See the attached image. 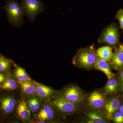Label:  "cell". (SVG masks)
I'll return each mask as SVG.
<instances>
[{"mask_svg":"<svg viewBox=\"0 0 123 123\" xmlns=\"http://www.w3.org/2000/svg\"><path fill=\"white\" fill-rule=\"evenodd\" d=\"M5 10L9 22L16 27L21 26L24 23V11L17 0H9L5 6Z\"/></svg>","mask_w":123,"mask_h":123,"instance_id":"obj_1","label":"cell"},{"mask_svg":"<svg viewBox=\"0 0 123 123\" xmlns=\"http://www.w3.org/2000/svg\"><path fill=\"white\" fill-rule=\"evenodd\" d=\"M97 56V53L92 48L82 49L75 55L73 62L79 67L89 68L94 65Z\"/></svg>","mask_w":123,"mask_h":123,"instance_id":"obj_2","label":"cell"},{"mask_svg":"<svg viewBox=\"0 0 123 123\" xmlns=\"http://www.w3.org/2000/svg\"><path fill=\"white\" fill-rule=\"evenodd\" d=\"M20 5L24 13L31 22H33L37 15L44 11V7L39 0H21Z\"/></svg>","mask_w":123,"mask_h":123,"instance_id":"obj_3","label":"cell"},{"mask_svg":"<svg viewBox=\"0 0 123 123\" xmlns=\"http://www.w3.org/2000/svg\"><path fill=\"white\" fill-rule=\"evenodd\" d=\"M53 108L63 114H68L76 111V103L66 100L60 96L55 97L51 102Z\"/></svg>","mask_w":123,"mask_h":123,"instance_id":"obj_4","label":"cell"},{"mask_svg":"<svg viewBox=\"0 0 123 123\" xmlns=\"http://www.w3.org/2000/svg\"><path fill=\"white\" fill-rule=\"evenodd\" d=\"M59 96L75 103L80 102L83 98V94L81 90L78 87L73 86L64 89Z\"/></svg>","mask_w":123,"mask_h":123,"instance_id":"obj_5","label":"cell"},{"mask_svg":"<svg viewBox=\"0 0 123 123\" xmlns=\"http://www.w3.org/2000/svg\"><path fill=\"white\" fill-rule=\"evenodd\" d=\"M99 40L101 43L111 45H116L119 41L118 29L114 26H110L103 32Z\"/></svg>","mask_w":123,"mask_h":123,"instance_id":"obj_6","label":"cell"},{"mask_svg":"<svg viewBox=\"0 0 123 123\" xmlns=\"http://www.w3.org/2000/svg\"><path fill=\"white\" fill-rule=\"evenodd\" d=\"M37 119L50 122L55 119L54 108L50 102H43V105L36 115Z\"/></svg>","mask_w":123,"mask_h":123,"instance_id":"obj_7","label":"cell"},{"mask_svg":"<svg viewBox=\"0 0 123 123\" xmlns=\"http://www.w3.org/2000/svg\"><path fill=\"white\" fill-rule=\"evenodd\" d=\"M18 84L21 95L23 99H26L36 96L37 86L35 81L32 80L24 82H18Z\"/></svg>","mask_w":123,"mask_h":123,"instance_id":"obj_8","label":"cell"},{"mask_svg":"<svg viewBox=\"0 0 123 123\" xmlns=\"http://www.w3.org/2000/svg\"><path fill=\"white\" fill-rule=\"evenodd\" d=\"M37 86V94L43 102H51L55 98V91L51 87L35 81Z\"/></svg>","mask_w":123,"mask_h":123,"instance_id":"obj_9","label":"cell"},{"mask_svg":"<svg viewBox=\"0 0 123 123\" xmlns=\"http://www.w3.org/2000/svg\"><path fill=\"white\" fill-rule=\"evenodd\" d=\"M16 112L18 118L24 122H31V113L25 99L20 100L16 107Z\"/></svg>","mask_w":123,"mask_h":123,"instance_id":"obj_10","label":"cell"},{"mask_svg":"<svg viewBox=\"0 0 123 123\" xmlns=\"http://www.w3.org/2000/svg\"><path fill=\"white\" fill-rule=\"evenodd\" d=\"M17 102L15 98L10 95L5 96L1 99L0 103L1 108L5 114L11 113L14 110Z\"/></svg>","mask_w":123,"mask_h":123,"instance_id":"obj_11","label":"cell"},{"mask_svg":"<svg viewBox=\"0 0 123 123\" xmlns=\"http://www.w3.org/2000/svg\"><path fill=\"white\" fill-rule=\"evenodd\" d=\"M95 68L102 71L105 74L108 79H112L115 75L111 72L110 65L106 61L97 56V60L94 64Z\"/></svg>","mask_w":123,"mask_h":123,"instance_id":"obj_12","label":"cell"},{"mask_svg":"<svg viewBox=\"0 0 123 123\" xmlns=\"http://www.w3.org/2000/svg\"><path fill=\"white\" fill-rule=\"evenodd\" d=\"M88 101L91 105L96 108L102 107L105 104L104 96L98 91L92 93L88 98Z\"/></svg>","mask_w":123,"mask_h":123,"instance_id":"obj_13","label":"cell"},{"mask_svg":"<svg viewBox=\"0 0 123 123\" xmlns=\"http://www.w3.org/2000/svg\"><path fill=\"white\" fill-rule=\"evenodd\" d=\"M25 100L31 114L37 112L43 102L37 96L31 97Z\"/></svg>","mask_w":123,"mask_h":123,"instance_id":"obj_14","label":"cell"},{"mask_svg":"<svg viewBox=\"0 0 123 123\" xmlns=\"http://www.w3.org/2000/svg\"><path fill=\"white\" fill-rule=\"evenodd\" d=\"M119 100L114 98L111 99L105 105L106 116L108 118L112 117L113 115L119 108L120 106Z\"/></svg>","mask_w":123,"mask_h":123,"instance_id":"obj_15","label":"cell"},{"mask_svg":"<svg viewBox=\"0 0 123 123\" xmlns=\"http://www.w3.org/2000/svg\"><path fill=\"white\" fill-rule=\"evenodd\" d=\"M14 75L17 80L18 83L32 80L24 68L16 65L14 71Z\"/></svg>","mask_w":123,"mask_h":123,"instance_id":"obj_16","label":"cell"},{"mask_svg":"<svg viewBox=\"0 0 123 123\" xmlns=\"http://www.w3.org/2000/svg\"><path fill=\"white\" fill-rule=\"evenodd\" d=\"M97 54L98 56L102 59L109 62L111 60L113 53L111 47L109 46H104L98 49Z\"/></svg>","mask_w":123,"mask_h":123,"instance_id":"obj_17","label":"cell"},{"mask_svg":"<svg viewBox=\"0 0 123 123\" xmlns=\"http://www.w3.org/2000/svg\"><path fill=\"white\" fill-rule=\"evenodd\" d=\"M18 83L15 77H10L6 78L0 88L4 90H14L17 89Z\"/></svg>","mask_w":123,"mask_h":123,"instance_id":"obj_18","label":"cell"},{"mask_svg":"<svg viewBox=\"0 0 123 123\" xmlns=\"http://www.w3.org/2000/svg\"><path fill=\"white\" fill-rule=\"evenodd\" d=\"M111 63L115 68L118 69L123 67V53L119 49H116L113 53Z\"/></svg>","mask_w":123,"mask_h":123,"instance_id":"obj_19","label":"cell"},{"mask_svg":"<svg viewBox=\"0 0 123 123\" xmlns=\"http://www.w3.org/2000/svg\"><path fill=\"white\" fill-rule=\"evenodd\" d=\"M89 121L88 123H105L106 121L100 114L95 111H91L87 114Z\"/></svg>","mask_w":123,"mask_h":123,"instance_id":"obj_20","label":"cell"},{"mask_svg":"<svg viewBox=\"0 0 123 123\" xmlns=\"http://www.w3.org/2000/svg\"><path fill=\"white\" fill-rule=\"evenodd\" d=\"M13 64L11 60L0 55V72H5L9 70Z\"/></svg>","mask_w":123,"mask_h":123,"instance_id":"obj_21","label":"cell"},{"mask_svg":"<svg viewBox=\"0 0 123 123\" xmlns=\"http://www.w3.org/2000/svg\"><path fill=\"white\" fill-rule=\"evenodd\" d=\"M118 86V82L116 79H108L105 86V90L107 93H113L116 91Z\"/></svg>","mask_w":123,"mask_h":123,"instance_id":"obj_22","label":"cell"},{"mask_svg":"<svg viewBox=\"0 0 123 123\" xmlns=\"http://www.w3.org/2000/svg\"><path fill=\"white\" fill-rule=\"evenodd\" d=\"M114 121L116 123H123V113L120 111L117 112L114 115Z\"/></svg>","mask_w":123,"mask_h":123,"instance_id":"obj_23","label":"cell"},{"mask_svg":"<svg viewBox=\"0 0 123 123\" xmlns=\"http://www.w3.org/2000/svg\"><path fill=\"white\" fill-rule=\"evenodd\" d=\"M116 18L118 20L120 27L123 30V9H120L117 12Z\"/></svg>","mask_w":123,"mask_h":123,"instance_id":"obj_24","label":"cell"},{"mask_svg":"<svg viewBox=\"0 0 123 123\" xmlns=\"http://www.w3.org/2000/svg\"><path fill=\"white\" fill-rule=\"evenodd\" d=\"M6 78L5 77L4 75L0 73V87L2 83L5 81Z\"/></svg>","mask_w":123,"mask_h":123,"instance_id":"obj_25","label":"cell"},{"mask_svg":"<svg viewBox=\"0 0 123 123\" xmlns=\"http://www.w3.org/2000/svg\"><path fill=\"white\" fill-rule=\"evenodd\" d=\"M119 49L123 53V44H120V45Z\"/></svg>","mask_w":123,"mask_h":123,"instance_id":"obj_26","label":"cell"},{"mask_svg":"<svg viewBox=\"0 0 123 123\" xmlns=\"http://www.w3.org/2000/svg\"><path fill=\"white\" fill-rule=\"evenodd\" d=\"M119 110L120 112L123 113V105L120 107L119 108Z\"/></svg>","mask_w":123,"mask_h":123,"instance_id":"obj_27","label":"cell"},{"mask_svg":"<svg viewBox=\"0 0 123 123\" xmlns=\"http://www.w3.org/2000/svg\"><path fill=\"white\" fill-rule=\"evenodd\" d=\"M120 78H121V80L123 81V72H122L120 74Z\"/></svg>","mask_w":123,"mask_h":123,"instance_id":"obj_28","label":"cell"},{"mask_svg":"<svg viewBox=\"0 0 123 123\" xmlns=\"http://www.w3.org/2000/svg\"><path fill=\"white\" fill-rule=\"evenodd\" d=\"M122 89H123V86H122Z\"/></svg>","mask_w":123,"mask_h":123,"instance_id":"obj_29","label":"cell"},{"mask_svg":"<svg viewBox=\"0 0 123 123\" xmlns=\"http://www.w3.org/2000/svg\"></svg>","mask_w":123,"mask_h":123,"instance_id":"obj_30","label":"cell"},{"mask_svg":"<svg viewBox=\"0 0 123 123\" xmlns=\"http://www.w3.org/2000/svg\"></svg>","mask_w":123,"mask_h":123,"instance_id":"obj_31","label":"cell"},{"mask_svg":"<svg viewBox=\"0 0 123 123\" xmlns=\"http://www.w3.org/2000/svg\"></svg>","mask_w":123,"mask_h":123,"instance_id":"obj_32","label":"cell"}]
</instances>
